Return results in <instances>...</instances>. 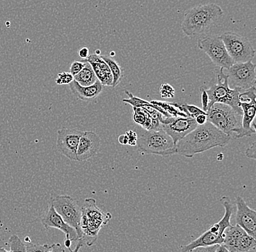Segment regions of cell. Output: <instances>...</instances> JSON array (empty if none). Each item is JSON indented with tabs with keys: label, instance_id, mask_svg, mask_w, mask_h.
Returning <instances> with one entry per match:
<instances>
[{
	"label": "cell",
	"instance_id": "obj_1",
	"mask_svg": "<svg viewBox=\"0 0 256 252\" xmlns=\"http://www.w3.org/2000/svg\"><path fill=\"white\" fill-rule=\"evenodd\" d=\"M231 140V137L207 122L196 126L194 130L176 143V154L192 158L195 154L206 152L216 147L224 148Z\"/></svg>",
	"mask_w": 256,
	"mask_h": 252
},
{
	"label": "cell",
	"instance_id": "obj_2",
	"mask_svg": "<svg viewBox=\"0 0 256 252\" xmlns=\"http://www.w3.org/2000/svg\"><path fill=\"white\" fill-rule=\"evenodd\" d=\"M223 15V9L215 3L199 4L186 12L182 24V31L190 37L202 34Z\"/></svg>",
	"mask_w": 256,
	"mask_h": 252
},
{
	"label": "cell",
	"instance_id": "obj_3",
	"mask_svg": "<svg viewBox=\"0 0 256 252\" xmlns=\"http://www.w3.org/2000/svg\"><path fill=\"white\" fill-rule=\"evenodd\" d=\"M136 146L143 154H154L167 158L176 154V144L162 128L146 130L138 128Z\"/></svg>",
	"mask_w": 256,
	"mask_h": 252
},
{
	"label": "cell",
	"instance_id": "obj_4",
	"mask_svg": "<svg viewBox=\"0 0 256 252\" xmlns=\"http://www.w3.org/2000/svg\"><path fill=\"white\" fill-rule=\"evenodd\" d=\"M112 219L110 212H104L96 205V201L92 198L84 200L82 207L80 228L82 232L84 243L88 247H91L97 240L98 235L103 226Z\"/></svg>",
	"mask_w": 256,
	"mask_h": 252
},
{
	"label": "cell",
	"instance_id": "obj_5",
	"mask_svg": "<svg viewBox=\"0 0 256 252\" xmlns=\"http://www.w3.org/2000/svg\"><path fill=\"white\" fill-rule=\"evenodd\" d=\"M224 68L216 71L215 76L210 81L209 86L204 85V89L209 97L210 103L208 108L214 103H219L232 107L236 114H242L240 107L239 89H232L228 85V76L224 71Z\"/></svg>",
	"mask_w": 256,
	"mask_h": 252
},
{
	"label": "cell",
	"instance_id": "obj_6",
	"mask_svg": "<svg viewBox=\"0 0 256 252\" xmlns=\"http://www.w3.org/2000/svg\"><path fill=\"white\" fill-rule=\"evenodd\" d=\"M220 202L225 209V213L223 218L217 223L211 226L204 234H202L198 239L180 247L182 252H193L200 247H209V246L222 244L224 243V231L228 226H231V218L235 210V206L233 205L230 198L223 196L220 199Z\"/></svg>",
	"mask_w": 256,
	"mask_h": 252
},
{
	"label": "cell",
	"instance_id": "obj_7",
	"mask_svg": "<svg viewBox=\"0 0 256 252\" xmlns=\"http://www.w3.org/2000/svg\"><path fill=\"white\" fill-rule=\"evenodd\" d=\"M207 121L231 137L240 138L242 130V116L228 105L216 103L207 111Z\"/></svg>",
	"mask_w": 256,
	"mask_h": 252
},
{
	"label": "cell",
	"instance_id": "obj_8",
	"mask_svg": "<svg viewBox=\"0 0 256 252\" xmlns=\"http://www.w3.org/2000/svg\"><path fill=\"white\" fill-rule=\"evenodd\" d=\"M226 49L234 63L252 61L256 50L250 41L238 33L226 31L220 36Z\"/></svg>",
	"mask_w": 256,
	"mask_h": 252
},
{
	"label": "cell",
	"instance_id": "obj_9",
	"mask_svg": "<svg viewBox=\"0 0 256 252\" xmlns=\"http://www.w3.org/2000/svg\"><path fill=\"white\" fill-rule=\"evenodd\" d=\"M198 47L206 52L211 61L219 68L227 70L234 63L227 52L220 36L217 35L203 36L198 39Z\"/></svg>",
	"mask_w": 256,
	"mask_h": 252
},
{
	"label": "cell",
	"instance_id": "obj_10",
	"mask_svg": "<svg viewBox=\"0 0 256 252\" xmlns=\"http://www.w3.org/2000/svg\"><path fill=\"white\" fill-rule=\"evenodd\" d=\"M51 204L64 221L76 230L79 240L82 239V232L80 228L82 207H80L78 201L70 196L60 195L54 198Z\"/></svg>",
	"mask_w": 256,
	"mask_h": 252
},
{
	"label": "cell",
	"instance_id": "obj_11",
	"mask_svg": "<svg viewBox=\"0 0 256 252\" xmlns=\"http://www.w3.org/2000/svg\"><path fill=\"white\" fill-rule=\"evenodd\" d=\"M256 67L252 61L234 63L227 69L230 87L242 92L256 86Z\"/></svg>",
	"mask_w": 256,
	"mask_h": 252
},
{
	"label": "cell",
	"instance_id": "obj_12",
	"mask_svg": "<svg viewBox=\"0 0 256 252\" xmlns=\"http://www.w3.org/2000/svg\"><path fill=\"white\" fill-rule=\"evenodd\" d=\"M228 252H256V239L238 225L228 226L224 231V243Z\"/></svg>",
	"mask_w": 256,
	"mask_h": 252
},
{
	"label": "cell",
	"instance_id": "obj_13",
	"mask_svg": "<svg viewBox=\"0 0 256 252\" xmlns=\"http://www.w3.org/2000/svg\"><path fill=\"white\" fill-rule=\"evenodd\" d=\"M161 127L176 143L196 128L195 119L188 116H164L160 119Z\"/></svg>",
	"mask_w": 256,
	"mask_h": 252
},
{
	"label": "cell",
	"instance_id": "obj_14",
	"mask_svg": "<svg viewBox=\"0 0 256 252\" xmlns=\"http://www.w3.org/2000/svg\"><path fill=\"white\" fill-rule=\"evenodd\" d=\"M82 134L83 132L78 130L60 129L57 132L58 149L70 160L76 161V151Z\"/></svg>",
	"mask_w": 256,
	"mask_h": 252
},
{
	"label": "cell",
	"instance_id": "obj_15",
	"mask_svg": "<svg viewBox=\"0 0 256 252\" xmlns=\"http://www.w3.org/2000/svg\"><path fill=\"white\" fill-rule=\"evenodd\" d=\"M236 223L250 236L256 238V212L248 207L241 196L236 198Z\"/></svg>",
	"mask_w": 256,
	"mask_h": 252
},
{
	"label": "cell",
	"instance_id": "obj_16",
	"mask_svg": "<svg viewBox=\"0 0 256 252\" xmlns=\"http://www.w3.org/2000/svg\"><path fill=\"white\" fill-rule=\"evenodd\" d=\"M42 223L46 229L56 228L62 231L66 235V239H70L72 242L79 241V236L76 230L64 221L63 218L56 211L52 204H50L46 216L42 219Z\"/></svg>",
	"mask_w": 256,
	"mask_h": 252
},
{
	"label": "cell",
	"instance_id": "obj_17",
	"mask_svg": "<svg viewBox=\"0 0 256 252\" xmlns=\"http://www.w3.org/2000/svg\"><path fill=\"white\" fill-rule=\"evenodd\" d=\"M100 146L98 135L92 131L83 132L76 151V161L84 162L95 156Z\"/></svg>",
	"mask_w": 256,
	"mask_h": 252
},
{
	"label": "cell",
	"instance_id": "obj_18",
	"mask_svg": "<svg viewBox=\"0 0 256 252\" xmlns=\"http://www.w3.org/2000/svg\"><path fill=\"white\" fill-rule=\"evenodd\" d=\"M242 114V130L240 138L250 137L256 133V100L240 102Z\"/></svg>",
	"mask_w": 256,
	"mask_h": 252
},
{
	"label": "cell",
	"instance_id": "obj_19",
	"mask_svg": "<svg viewBox=\"0 0 256 252\" xmlns=\"http://www.w3.org/2000/svg\"><path fill=\"white\" fill-rule=\"evenodd\" d=\"M68 86L74 96L84 101L94 100L98 97L103 91L104 87L98 80L96 81L92 85L82 86L74 79L68 84Z\"/></svg>",
	"mask_w": 256,
	"mask_h": 252
},
{
	"label": "cell",
	"instance_id": "obj_20",
	"mask_svg": "<svg viewBox=\"0 0 256 252\" xmlns=\"http://www.w3.org/2000/svg\"><path fill=\"white\" fill-rule=\"evenodd\" d=\"M74 79L82 86L92 85L98 80L92 66L86 60L84 66L79 73L74 76Z\"/></svg>",
	"mask_w": 256,
	"mask_h": 252
},
{
	"label": "cell",
	"instance_id": "obj_21",
	"mask_svg": "<svg viewBox=\"0 0 256 252\" xmlns=\"http://www.w3.org/2000/svg\"><path fill=\"white\" fill-rule=\"evenodd\" d=\"M134 121L146 130H152V118L148 111L142 107H132Z\"/></svg>",
	"mask_w": 256,
	"mask_h": 252
},
{
	"label": "cell",
	"instance_id": "obj_22",
	"mask_svg": "<svg viewBox=\"0 0 256 252\" xmlns=\"http://www.w3.org/2000/svg\"><path fill=\"white\" fill-rule=\"evenodd\" d=\"M102 57L105 60L106 63L108 64L110 71H111L112 73V76H113L112 87H116L121 82L122 79L123 78L122 68L118 64V62L112 59V57L107 56H102Z\"/></svg>",
	"mask_w": 256,
	"mask_h": 252
},
{
	"label": "cell",
	"instance_id": "obj_23",
	"mask_svg": "<svg viewBox=\"0 0 256 252\" xmlns=\"http://www.w3.org/2000/svg\"><path fill=\"white\" fill-rule=\"evenodd\" d=\"M179 109L180 111H183L185 113L187 116H191V117L195 118L200 114H207V113L204 112L202 108H200L199 107L194 106V105H178Z\"/></svg>",
	"mask_w": 256,
	"mask_h": 252
},
{
	"label": "cell",
	"instance_id": "obj_24",
	"mask_svg": "<svg viewBox=\"0 0 256 252\" xmlns=\"http://www.w3.org/2000/svg\"><path fill=\"white\" fill-rule=\"evenodd\" d=\"M10 252H26V245L17 235L11 236L9 239Z\"/></svg>",
	"mask_w": 256,
	"mask_h": 252
},
{
	"label": "cell",
	"instance_id": "obj_25",
	"mask_svg": "<svg viewBox=\"0 0 256 252\" xmlns=\"http://www.w3.org/2000/svg\"><path fill=\"white\" fill-rule=\"evenodd\" d=\"M126 93L129 95V99H124L122 100L123 103H128L131 105L132 107H143L145 105L150 103V102H147L146 100H142V99L137 98V97L134 96L132 93L126 91Z\"/></svg>",
	"mask_w": 256,
	"mask_h": 252
},
{
	"label": "cell",
	"instance_id": "obj_26",
	"mask_svg": "<svg viewBox=\"0 0 256 252\" xmlns=\"http://www.w3.org/2000/svg\"><path fill=\"white\" fill-rule=\"evenodd\" d=\"M26 245V252H52V245H49V244L36 245V244L30 242V243H27Z\"/></svg>",
	"mask_w": 256,
	"mask_h": 252
},
{
	"label": "cell",
	"instance_id": "obj_27",
	"mask_svg": "<svg viewBox=\"0 0 256 252\" xmlns=\"http://www.w3.org/2000/svg\"><path fill=\"white\" fill-rule=\"evenodd\" d=\"M73 80L74 76L71 73L62 72L58 74L56 83L58 85H66V84H70Z\"/></svg>",
	"mask_w": 256,
	"mask_h": 252
},
{
	"label": "cell",
	"instance_id": "obj_28",
	"mask_svg": "<svg viewBox=\"0 0 256 252\" xmlns=\"http://www.w3.org/2000/svg\"><path fill=\"white\" fill-rule=\"evenodd\" d=\"M174 93H175V90L172 88V86L167 83L162 84L161 87H160V94L162 98H174Z\"/></svg>",
	"mask_w": 256,
	"mask_h": 252
},
{
	"label": "cell",
	"instance_id": "obj_29",
	"mask_svg": "<svg viewBox=\"0 0 256 252\" xmlns=\"http://www.w3.org/2000/svg\"><path fill=\"white\" fill-rule=\"evenodd\" d=\"M200 92H201V100H202V109L207 113L208 110V106H209L210 100L209 97L206 89H204V85L200 87Z\"/></svg>",
	"mask_w": 256,
	"mask_h": 252
},
{
	"label": "cell",
	"instance_id": "obj_30",
	"mask_svg": "<svg viewBox=\"0 0 256 252\" xmlns=\"http://www.w3.org/2000/svg\"><path fill=\"white\" fill-rule=\"evenodd\" d=\"M84 66V62L76 61H76H74L72 63L71 66H70V72L74 76L75 75L78 74V73H79L82 71Z\"/></svg>",
	"mask_w": 256,
	"mask_h": 252
},
{
	"label": "cell",
	"instance_id": "obj_31",
	"mask_svg": "<svg viewBox=\"0 0 256 252\" xmlns=\"http://www.w3.org/2000/svg\"><path fill=\"white\" fill-rule=\"evenodd\" d=\"M126 135L128 137V145L131 146H136V142H137V133L136 131L128 130L126 132Z\"/></svg>",
	"mask_w": 256,
	"mask_h": 252
},
{
	"label": "cell",
	"instance_id": "obj_32",
	"mask_svg": "<svg viewBox=\"0 0 256 252\" xmlns=\"http://www.w3.org/2000/svg\"><path fill=\"white\" fill-rule=\"evenodd\" d=\"M256 143L254 142L249 148L246 150V154L247 157L250 159H256Z\"/></svg>",
	"mask_w": 256,
	"mask_h": 252
},
{
	"label": "cell",
	"instance_id": "obj_33",
	"mask_svg": "<svg viewBox=\"0 0 256 252\" xmlns=\"http://www.w3.org/2000/svg\"><path fill=\"white\" fill-rule=\"evenodd\" d=\"M196 124L198 125H202V124H206L207 121V114H200L195 118Z\"/></svg>",
	"mask_w": 256,
	"mask_h": 252
},
{
	"label": "cell",
	"instance_id": "obj_34",
	"mask_svg": "<svg viewBox=\"0 0 256 252\" xmlns=\"http://www.w3.org/2000/svg\"><path fill=\"white\" fill-rule=\"evenodd\" d=\"M78 54H79L80 57L81 58L87 59V57L90 55L89 49L88 47H82V48L80 49Z\"/></svg>",
	"mask_w": 256,
	"mask_h": 252
},
{
	"label": "cell",
	"instance_id": "obj_35",
	"mask_svg": "<svg viewBox=\"0 0 256 252\" xmlns=\"http://www.w3.org/2000/svg\"><path fill=\"white\" fill-rule=\"evenodd\" d=\"M66 252V250H64L63 247L60 245V244H52V252Z\"/></svg>",
	"mask_w": 256,
	"mask_h": 252
},
{
	"label": "cell",
	"instance_id": "obj_36",
	"mask_svg": "<svg viewBox=\"0 0 256 252\" xmlns=\"http://www.w3.org/2000/svg\"><path fill=\"white\" fill-rule=\"evenodd\" d=\"M118 141H119V143H120V144L128 145V140L127 135H120L119 138H118Z\"/></svg>",
	"mask_w": 256,
	"mask_h": 252
}]
</instances>
